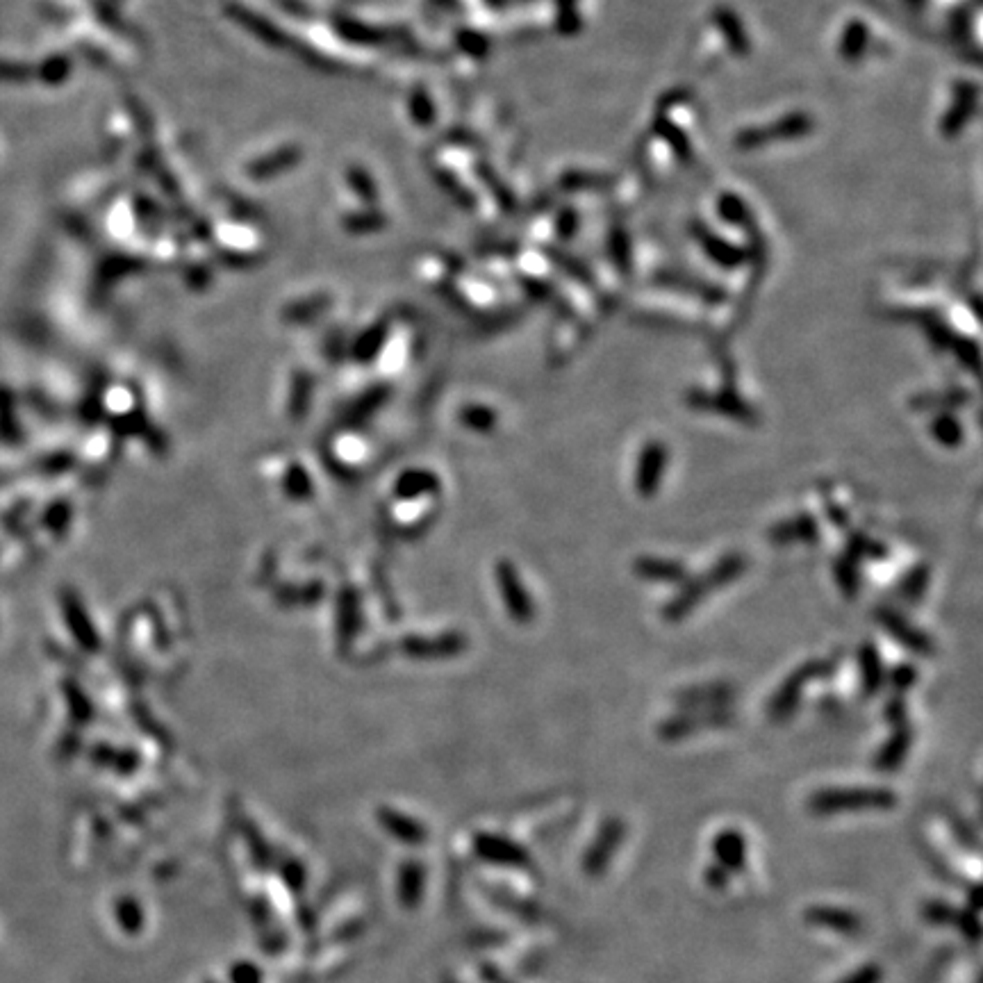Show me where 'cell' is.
Segmentation results:
<instances>
[{"label": "cell", "instance_id": "cell-10", "mask_svg": "<svg viewBox=\"0 0 983 983\" xmlns=\"http://www.w3.org/2000/svg\"><path fill=\"white\" fill-rule=\"evenodd\" d=\"M892 735L890 738L883 742V747L879 749V754L874 756V770H879V772H897L899 767H902V763L906 761V756H908V751H911V745H913V726L911 724H899V726H892Z\"/></svg>", "mask_w": 983, "mask_h": 983}, {"label": "cell", "instance_id": "cell-6", "mask_svg": "<svg viewBox=\"0 0 983 983\" xmlns=\"http://www.w3.org/2000/svg\"><path fill=\"white\" fill-rule=\"evenodd\" d=\"M626 838V824L617 817H610L601 824V829L597 833V838L590 845L588 852L583 858V870L590 874V877H601L606 872V867L613 861V854L622 847V842Z\"/></svg>", "mask_w": 983, "mask_h": 983}, {"label": "cell", "instance_id": "cell-32", "mask_svg": "<svg viewBox=\"0 0 983 983\" xmlns=\"http://www.w3.org/2000/svg\"><path fill=\"white\" fill-rule=\"evenodd\" d=\"M918 683V669H915L913 665H899L892 669V674H890V685H892V690L902 692L906 690H911L913 685Z\"/></svg>", "mask_w": 983, "mask_h": 983}, {"label": "cell", "instance_id": "cell-36", "mask_svg": "<svg viewBox=\"0 0 983 983\" xmlns=\"http://www.w3.org/2000/svg\"><path fill=\"white\" fill-rule=\"evenodd\" d=\"M729 879H731V872H726L722 865L706 867V872H704L706 886H710L713 890H722V888L729 886Z\"/></svg>", "mask_w": 983, "mask_h": 983}, {"label": "cell", "instance_id": "cell-5", "mask_svg": "<svg viewBox=\"0 0 983 983\" xmlns=\"http://www.w3.org/2000/svg\"><path fill=\"white\" fill-rule=\"evenodd\" d=\"M667 460H669V451L663 442L651 440L642 446L638 462H635V476H633L635 492H638L642 499H651L658 494L660 483H663L665 478Z\"/></svg>", "mask_w": 983, "mask_h": 983}, {"label": "cell", "instance_id": "cell-4", "mask_svg": "<svg viewBox=\"0 0 983 983\" xmlns=\"http://www.w3.org/2000/svg\"><path fill=\"white\" fill-rule=\"evenodd\" d=\"M688 406L695 410L704 412H715V415L729 417L740 421V424L754 426L758 424V412L756 408L747 403L742 396L733 390V387H724L720 392H708V390H692L688 392Z\"/></svg>", "mask_w": 983, "mask_h": 983}, {"label": "cell", "instance_id": "cell-23", "mask_svg": "<svg viewBox=\"0 0 983 983\" xmlns=\"http://www.w3.org/2000/svg\"><path fill=\"white\" fill-rule=\"evenodd\" d=\"M931 435L940 446L956 449L963 442V426L952 412H938L936 419L931 421Z\"/></svg>", "mask_w": 983, "mask_h": 983}, {"label": "cell", "instance_id": "cell-20", "mask_svg": "<svg viewBox=\"0 0 983 983\" xmlns=\"http://www.w3.org/2000/svg\"><path fill=\"white\" fill-rule=\"evenodd\" d=\"M970 394L965 390H943V392H924L920 396H915L911 401L913 410H938V412H952L954 408H961L968 403Z\"/></svg>", "mask_w": 983, "mask_h": 983}, {"label": "cell", "instance_id": "cell-35", "mask_svg": "<svg viewBox=\"0 0 983 983\" xmlns=\"http://www.w3.org/2000/svg\"><path fill=\"white\" fill-rule=\"evenodd\" d=\"M883 717H886V722H890L892 726H899V724H906L908 722L906 701H904L902 695H895V697H892L888 701L886 710H883Z\"/></svg>", "mask_w": 983, "mask_h": 983}, {"label": "cell", "instance_id": "cell-1", "mask_svg": "<svg viewBox=\"0 0 983 983\" xmlns=\"http://www.w3.org/2000/svg\"><path fill=\"white\" fill-rule=\"evenodd\" d=\"M747 569V558L742 553H726L722 560L704 572L697 578H688V581L681 583V590L676 597L667 603L663 610V617L667 622H681L683 617H688L692 610H695L701 601H704L708 594L717 592L724 585H729L735 581L742 572Z\"/></svg>", "mask_w": 983, "mask_h": 983}, {"label": "cell", "instance_id": "cell-13", "mask_svg": "<svg viewBox=\"0 0 983 983\" xmlns=\"http://www.w3.org/2000/svg\"><path fill=\"white\" fill-rule=\"evenodd\" d=\"M747 838L738 829H724L713 840V854L717 865H722L726 872H740L747 865Z\"/></svg>", "mask_w": 983, "mask_h": 983}, {"label": "cell", "instance_id": "cell-29", "mask_svg": "<svg viewBox=\"0 0 983 983\" xmlns=\"http://www.w3.org/2000/svg\"><path fill=\"white\" fill-rule=\"evenodd\" d=\"M549 253H551V260L556 262L560 269H565V274H567L569 278H574L576 283H581V285H592V283H594V278H592V274H590V269L585 267V264H583L581 260L569 258L567 253L563 255V253H558V251H553V249H549Z\"/></svg>", "mask_w": 983, "mask_h": 983}, {"label": "cell", "instance_id": "cell-11", "mask_svg": "<svg viewBox=\"0 0 983 983\" xmlns=\"http://www.w3.org/2000/svg\"><path fill=\"white\" fill-rule=\"evenodd\" d=\"M633 572L638 574L642 581H651V583L681 585L688 581V569H685L681 560H672V558H658V556L638 558L633 565Z\"/></svg>", "mask_w": 983, "mask_h": 983}, {"label": "cell", "instance_id": "cell-37", "mask_svg": "<svg viewBox=\"0 0 983 983\" xmlns=\"http://www.w3.org/2000/svg\"><path fill=\"white\" fill-rule=\"evenodd\" d=\"M606 176H599V173H569L565 176L567 187H601Z\"/></svg>", "mask_w": 983, "mask_h": 983}, {"label": "cell", "instance_id": "cell-31", "mask_svg": "<svg viewBox=\"0 0 983 983\" xmlns=\"http://www.w3.org/2000/svg\"><path fill=\"white\" fill-rule=\"evenodd\" d=\"M922 918L933 924H956L958 927L961 911H956L954 906H949L945 902H927L922 906Z\"/></svg>", "mask_w": 983, "mask_h": 983}, {"label": "cell", "instance_id": "cell-19", "mask_svg": "<svg viewBox=\"0 0 983 983\" xmlns=\"http://www.w3.org/2000/svg\"><path fill=\"white\" fill-rule=\"evenodd\" d=\"M697 235H699L701 249L706 251L710 260L720 264V267L733 269V267H740V264L747 260L745 251L738 249V246L731 244V242H724V239H720L717 235L706 233L704 228H697Z\"/></svg>", "mask_w": 983, "mask_h": 983}, {"label": "cell", "instance_id": "cell-3", "mask_svg": "<svg viewBox=\"0 0 983 983\" xmlns=\"http://www.w3.org/2000/svg\"><path fill=\"white\" fill-rule=\"evenodd\" d=\"M833 669H836V660H808L806 665L797 667L770 699L772 720L786 722L788 717L795 715L806 685L817 679H826V676L833 674Z\"/></svg>", "mask_w": 983, "mask_h": 983}, {"label": "cell", "instance_id": "cell-28", "mask_svg": "<svg viewBox=\"0 0 983 983\" xmlns=\"http://www.w3.org/2000/svg\"><path fill=\"white\" fill-rule=\"evenodd\" d=\"M865 46H867V28L863 26V23L856 21L847 28L840 51H842V55L847 57V60H858L861 53L865 51Z\"/></svg>", "mask_w": 983, "mask_h": 983}, {"label": "cell", "instance_id": "cell-27", "mask_svg": "<svg viewBox=\"0 0 983 983\" xmlns=\"http://www.w3.org/2000/svg\"><path fill=\"white\" fill-rule=\"evenodd\" d=\"M858 567H861V563H856L854 558H840L838 563H836V581L838 585L842 588V592L847 594V597H852V594L858 592V585H861V576H858Z\"/></svg>", "mask_w": 983, "mask_h": 983}, {"label": "cell", "instance_id": "cell-14", "mask_svg": "<svg viewBox=\"0 0 983 983\" xmlns=\"http://www.w3.org/2000/svg\"><path fill=\"white\" fill-rule=\"evenodd\" d=\"M726 722H731L729 713H717V710H710V713H685L679 717H672L660 724V738L665 740H681L688 738L695 731H699V726H724Z\"/></svg>", "mask_w": 983, "mask_h": 983}, {"label": "cell", "instance_id": "cell-2", "mask_svg": "<svg viewBox=\"0 0 983 983\" xmlns=\"http://www.w3.org/2000/svg\"><path fill=\"white\" fill-rule=\"evenodd\" d=\"M897 806V795L888 788H822L808 797L813 815L890 811Z\"/></svg>", "mask_w": 983, "mask_h": 983}, {"label": "cell", "instance_id": "cell-38", "mask_svg": "<svg viewBox=\"0 0 983 983\" xmlns=\"http://www.w3.org/2000/svg\"><path fill=\"white\" fill-rule=\"evenodd\" d=\"M560 21H565V32H569V21H574V26L578 28L576 19V0H560Z\"/></svg>", "mask_w": 983, "mask_h": 983}, {"label": "cell", "instance_id": "cell-8", "mask_svg": "<svg viewBox=\"0 0 983 983\" xmlns=\"http://www.w3.org/2000/svg\"><path fill=\"white\" fill-rule=\"evenodd\" d=\"M813 130V121L806 117V114H790V117L772 123L767 128H754L745 130L738 137L740 148H758L767 142H776V139H795L806 135V132Z\"/></svg>", "mask_w": 983, "mask_h": 983}, {"label": "cell", "instance_id": "cell-12", "mask_svg": "<svg viewBox=\"0 0 983 983\" xmlns=\"http://www.w3.org/2000/svg\"><path fill=\"white\" fill-rule=\"evenodd\" d=\"M895 317L904 321H915V324L922 328V333L943 351H952V346L958 340V335L952 333V328L945 324V319L933 310H897Z\"/></svg>", "mask_w": 983, "mask_h": 983}, {"label": "cell", "instance_id": "cell-22", "mask_svg": "<svg viewBox=\"0 0 983 983\" xmlns=\"http://www.w3.org/2000/svg\"><path fill=\"white\" fill-rule=\"evenodd\" d=\"M974 96H977V87L974 85H961L956 92V103L954 110L947 114L943 121V132L945 135H954V132L961 130L965 121L970 119V114L974 110Z\"/></svg>", "mask_w": 983, "mask_h": 983}, {"label": "cell", "instance_id": "cell-9", "mask_svg": "<svg viewBox=\"0 0 983 983\" xmlns=\"http://www.w3.org/2000/svg\"><path fill=\"white\" fill-rule=\"evenodd\" d=\"M804 920L811 924V927L829 929L847 938H856L865 931V922L861 915L842 906H824V904L811 906L804 913Z\"/></svg>", "mask_w": 983, "mask_h": 983}, {"label": "cell", "instance_id": "cell-21", "mask_svg": "<svg viewBox=\"0 0 983 983\" xmlns=\"http://www.w3.org/2000/svg\"><path fill=\"white\" fill-rule=\"evenodd\" d=\"M731 697L733 692L729 685L706 683V685H699V688H690L681 692L676 699H679V704L683 708H692V706H717V704H724V701H729Z\"/></svg>", "mask_w": 983, "mask_h": 983}, {"label": "cell", "instance_id": "cell-24", "mask_svg": "<svg viewBox=\"0 0 983 983\" xmlns=\"http://www.w3.org/2000/svg\"><path fill=\"white\" fill-rule=\"evenodd\" d=\"M847 556L854 558L856 563H863V560H881L888 556V549L883 547L881 542L867 538L863 533H856L849 538Z\"/></svg>", "mask_w": 983, "mask_h": 983}, {"label": "cell", "instance_id": "cell-17", "mask_svg": "<svg viewBox=\"0 0 983 983\" xmlns=\"http://www.w3.org/2000/svg\"><path fill=\"white\" fill-rule=\"evenodd\" d=\"M820 538V528L813 515H795L786 519V522H779L770 528V540L774 544H790V542H815Z\"/></svg>", "mask_w": 983, "mask_h": 983}, {"label": "cell", "instance_id": "cell-30", "mask_svg": "<svg viewBox=\"0 0 983 983\" xmlns=\"http://www.w3.org/2000/svg\"><path fill=\"white\" fill-rule=\"evenodd\" d=\"M952 353L956 355V360L961 362V365H963L965 369H970L972 374H977V371H979V362H981V355H979V346H977V342L970 340V337L958 335L956 344L952 346Z\"/></svg>", "mask_w": 983, "mask_h": 983}, {"label": "cell", "instance_id": "cell-7", "mask_svg": "<svg viewBox=\"0 0 983 983\" xmlns=\"http://www.w3.org/2000/svg\"><path fill=\"white\" fill-rule=\"evenodd\" d=\"M877 622L883 631H886L892 640L902 644L904 649L913 651L918 656H931L933 654V642L924 631H920L918 626H913L908 619H904L897 610L892 608H877Z\"/></svg>", "mask_w": 983, "mask_h": 983}, {"label": "cell", "instance_id": "cell-18", "mask_svg": "<svg viewBox=\"0 0 983 983\" xmlns=\"http://www.w3.org/2000/svg\"><path fill=\"white\" fill-rule=\"evenodd\" d=\"M858 665H861V681H863L865 697H874L883 688L886 672H883L879 649L874 647L872 642L861 644V649H858Z\"/></svg>", "mask_w": 983, "mask_h": 983}, {"label": "cell", "instance_id": "cell-34", "mask_svg": "<svg viewBox=\"0 0 983 983\" xmlns=\"http://www.w3.org/2000/svg\"><path fill=\"white\" fill-rule=\"evenodd\" d=\"M883 981V968L879 963H865L863 968L854 970L852 974H847L840 983H881Z\"/></svg>", "mask_w": 983, "mask_h": 983}, {"label": "cell", "instance_id": "cell-15", "mask_svg": "<svg viewBox=\"0 0 983 983\" xmlns=\"http://www.w3.org/2000/svg\"><path fill=\"white\" fill-rule=\"evenodd\" d=\"M654 280H656V283L660 287L676 289V292L697 296V299L706 301V303H722L726 299V294H724L722 287H717L713 283H706V280L692 278V276L672 274V271H660L658 276H654Z\"/></svg>", "mask_w": 983, "mask_h": 983}, {"label": "cell", "instance_id": "cell-16", "mask_svg": "<svg viewBox=\"0 0 983 983\" xmlns=\"http://www.w3.org/2000/svg\"><path fill=\"white\" fill-rule=\"evenodd\" d=\"M499 578H501V590H503V597H506L510 613L515 615L519 622H531L533 615H535L531 594L524 590V585H522V581H519V576L515 574V569L503 565L501 572H499Z\"/></svg>", "mask_w": 983, "mask_h": 983}, {"label": "cell", "instance_id": "cell-33", "mask_svg": "<svg viewBox=\"0 0 983 983\" xmlns=\"http://www.w3.org/2000/svg\"><path fill=\"white\" fill-rule=\"evenodd\" d=\"M610 253H613V260L617 267L626 274L631 267V255H629V239H626L622 230H619V233L615 230L613 237H610Z\"/></svg>", "mask_w": 983, "mask_h": 983}, {"label": "cell", "instance_id": "cell-25", "mask_svg": "<svg viewBox=\"0 0 983 983\" xmlns=\"http://www.w3.org/2000/svg\"><path fill=\"white\" fill-rule=\"evenodd\" d=\"M929 578H931V569L927 565L913 567L911 572L904 576L902 585H899V594H902L906 601H913V603L920 601L929 588Z\"/></svg>", "mask_w": 983, "mask_h": 983}, {"label": "cell", "instance_id": "cell-26", "mask_svg": "<svg viewBox=\"0 0 983 983\" xmlns=\"http://www.w3.org/2000/svg\"><path fill=\"white\" fill-rule=\"evenodd\" d=\"M717 26L722 28V32L726 35V41H729L731 48L735 53H745L749 51V44H747V37L742 35V28H740V21L735 19V14L733 12H717Z\"/></svg>", "mask_w": 983, "mask_h": 983}]
</instances>
